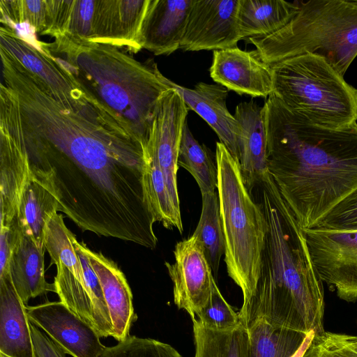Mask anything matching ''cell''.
Returning <instances> with one entry per match:
<instances>
[{
    "label": "cell",
    "mask_w": 357,
    "mask_h": 357,
    "mask_svg": "<svg viewBox=\"0 0 357 357\" xmlns=\"http://www.w3.org/2000/svg\"><path fill=\"white\" fill-rule=\"evenodd\" d=\"M4 126L24 149L29 170L50 178L58 211L82 231L156 247L140 143L66 107L41 87L19 100Z\"/></svg>",
    "instance_id": "obj_1"
},
{
    "label": "cell",
    "mask_w": 357,
    "mask_h": 357,
    "mask_svg": "<svg viewBox=\"0 0 357 357\" xmlns=\"http://www.w3.org/2000/svg\"><path fill=\"white\" fill-rule=\"evenodd\" d=\"M263 107L268 172L303 229L357 188V123H314L274 94Z\"/></svg>",
    "instance_id": "obj_2"
},
{
    "label": "cell",
    "mask_w": 357,
    "mask_h": 357,
    "mask_svg": "<svg viewBox=\"0 0 357 357\" xmlns=\"http://www.w3.org/2000/svg\"><path fill=\"white\" fill-rule=\"evenodd\" d=\"M268 225L255 289L238 317L304 333H324L323 282L312 264L303 228L270 174L256 185Z\"/></svg>",
    "instance_id": "obj_3"
},
{
    "label": "cell",
    "mask_w": 357,
    "mask_h": 357,
    "mask_svg": "<svg viewBox=\"0 0 357 357\" xmlns=\"http://www.w3.org/2000/svg\"><path fill=\"white\" fill-rule=\"evenodd\" d=\"M38 47L50 56L108 124L146 151L158 108L172 87L157 64L139 61L125 49L68 33Z\"/></svg>",
    "instance_id": "obj_4"
},
{
    "label": "cell",
    "mask_w": 357,
    "mask_h": 357,
    "mask_svg": "<svg viewBox=\"0 0 357 357\" xmlns=\"http://www.w3.org/2000/svg\"><path fill=\"white\" fill-rule=\"evenodd\" d=\"M270 66L305 54L324 59L342 76L357 56V0H310L278 32L248 38Z\"/></svg>",
    "instance_id": "obj_5"
},
{
    "label": "cell",
    "mask_w": 357,
    "mask_h": 357,
    "mask_svg": "<svg viewBox=\"0 0 357 357\" xmlns=\"http://www.w3.org/2000/svg\"><path fill=\"white\" fill-rule=\"evenodd\" d=\"M215 160L225 262L245 302L258 278L268 225L245 183L238 160L220 142L216 143Z\"/></svg>",
    "instance_id": "obj_6"
},
{
    "label": "cell",
    "mask_w": 357,
    "mask_h": 357,
    "mask_svg": "<svg viewBox=\"0 0 357 357\" xmlns=\"http://www.w3.org/2000/svg\"><path fill=\"white\" fill-rule=\"evenodd\" d=\"M274 94L290 109L328 127L357 121V89L315 54L291 57L272 66Z\"/></svg>",
    "instance_id": "obj_7"
},
{
    "label": "cell",
    "mask_w": 357,
    "mask_h": 357,
    "mask_svg": "<svg viewBox=\"0 0 357 357\" xmlns=\"http://www.w3.org/2000/svg\"><path fill=\"white\" fill-rule=\"evenodd\" d=\"M75 236L54 213L47 222L45 249L56 266L54 285L60 301L100 337H112V324L99 278L91 266L83 268L74 246Z\"/></svg>",
    "instance_id": "obj_8"
},
{
    "label": "cell",
    "mask_w": 357,
    "mask_h": 357,
    "mask_svg": "<svg viewBox=\"0 0 357 357\" xmlns=\"http://www.w3.org/2000/svg\"><path fill=\"white\" fill-rule=\"evenodd\" d=\"M321 281L348 302L357 301V231L303 229Z\"/></svg>",
    "instance_id": "obj_9"
},
{
    "label": "cell",
    "mask_w": 357,
    "mask_h": 357,
    "mask_svg": "<svg viewBox=\"0 0 357 357\" xmlns=\"http://www.w3.org/2000/svg\"><path fill=\"white\" fill-rule=\"evenodd\" d=\"M0 47L6 49L38 78L59 102L78 113L106 123L73 80L36 43L13 28L1 24Z\"/></svg>",
    "instance_id": "obj_10"
},
{
    "label": "cell",
    "mask_w": 357,
    "mask_h": 357,
    "mask_svg": "<svg viewBox=\"0 0 357 357\" xmlns=\"http://www.w3.org/2000/svg\"><path fill=\"white\" fill-rule=\"evenodd\" d=\"M174 255V263L165 262L173 282L174 301L192 320L210 298L215 282L213 270L202 243L193 234L176 244Z\"/></svg>",
    "instance_id": "obj_11"
},
{
    "label": "cell",
    "mask_w": 357,
    "mask_h": 357,
    "mask_svg": "<svg viewBox=\"0 0 357 357\" xmlns=\"http://www.w3.org/2000/svg\"><path fill=\"white\" fill-rule=\"evenodd\" d=\"M238 0H193L180 49L220 50L237 46Z\"/></svg>",
    "instance_id": "obj_12"
},
{
    "label": "cell",
    "mask_w": 357,
    "mask_h": 357,
    "mask_svg": "<svg viewBox=\"0 0 357 357\" xmlns=\"http://www.w3.org/2000/svg\"><path fill=\"white\" fill-rule=\"evenodd\" d=\"M188 111L178 92L173 88L169 89L160 100L146 151L157 161L178 210L181 208L177 187L178 159Z\"/></svg>",
    "instance_id": "obj_13"
},
{
    "label": "cell",
    "mask_w": 357,
    "mask_h": 357,
    "mask_svg": "<svg viewBox=\"0 0 357 357\" xmlns=\"http://www.w3.org/2000/svg\"><path fill=\"white\" fill-rule=\"evenodd\" d=\"M31 323L66 354L73 357H100L104 346L96 332L61 301L26 306Z\"/></svg>",
    "instance_id": "obj_14"
},
{
    "label": "cell",
    "mask_w": 357,
    "mask_h": 357,
    "mask_svg": "<svg viewBox=\"0 0 357 357\" xmlns=\"http://www.w3.org/2000/svg\"><path fill=\"white\" fill-rule=\"evenodd\" d=\"M210 76L239 95L266 98L273 91L272 66L256 50L246 51L235 46L213 51Z\"/></svg>",
    "instance_id": "obj_15"
},
{
    "label": "cell",
    "mask_w": 357,
    "mask_h": 357,
    "mask_svg": "<svg viewBox=\"0 0 357 357\" xmlns=\"http://www.w3.org/2000/svg\"><path fill=\"white\" fill-rule=\"evenodd\" d=\"M150 0H98L93 38L137 53L142 48L140 34Z\"/></svg>",
    "instance_id": "obj_16"
},
{
    "label": "cell",
    "mask_w": 357,
    "mask_h": 357,
    "mask_svg": "<svg viewBox=\"0 0 357 357\" xmlns=\"http://www.w3.org/2000/svg\"><path fill=\"white\" fill-rule=\"evenodd\" d=\"M167 82L181 96L188 109L195 112L211 126L220 142L238 160L240 126L227 109L226 100L228 90L218 84L199 82L193 89H189L168 78Z\"/></svg>",
    "instance_id": "obj_17"
},
{
    "label": "cell",
    "mask_w": 357,
    "mask_h": 357,
    "mask_svg": "<svg viewBox=\"0 0 357 357\" xmlns=\"http://www.w3.org/2000/svg\"><path fill=\"white\" fill-rule=\"evenodd\" d=\"M193 0H150L140 34L142 49L156 56L180 49Z\"/></svg>",
    "instance_id": "obj_18"
},
{
    "label": "cell",
    "mask_w": 357,
    "mask_h": 357,
    "mask_svg": "<svg viewBox=\"0 0 357 357\" xmlns=\"http://www.w3.org/2000/svg\"><path fill=\"white\" fill-rule=\"evenodd\" d=\"M234 116L240 126L238 162L245 183L251 192L269 174L263 107L253 100L243 102L236 105Z\"/></svg>",
    "instance_id": "obj_19"
},
{
    "label": "cell",
    "mask_w": 357,
    "mask_h": 357,
    "mask_svg": "<svg viewBox=\"0 0 357 357\" xmlns=\"http://www.w3.org/2000/svg\"><path fill=\"white\" fill-rule=\"evenodd\" d=\"M79 245L99 278L112 324V337L121 342L130 335V328L137 319L130 286L114 261L101 252L91 250L84 243L79 242Z\"/></svg>",
    "instance_id": "obj_20"
},
{
    "label": "cell",
    "mask_w": 357,
    "mask_h": 357,
    "mask_svg": "<svg viewBox=\"0 0 357 357\" xmlns=\"http://www.w3.org/2000/svg\"><path fill=\"white\" fill-rule=\"evenodd\" d=\"M57 212V195L50 178L29 170L15 215L21 233L31 238L39 249L45 250V228L49 220Z\"/></svg>",
    "instance_id": "obj_21"
},
{
    "label": "cell",
    "mask_w": 357,
    "mask_h": 357,
    "mask_svg": "<svg viewBox=\"0 0 357 357\" xmlns=\"http://www.w3.org/2000/svg\"><path fill=\"white\" fill-rule=\"evenodd\" d=\"M0 354L33 357L30 321L9 275L0 279Z\"/></svg>",
    "instance_id": "obj_22"
},
{
    "label": "cell",
    "mask_w": 357,
    "mask_h": 357,
    "mask_svg": "<svg viewBox=\"0 0 357 357\" xmlns=\"http://www.w3.org/2000/svg\"><path fill=\"white\" fill-rule=\"evenodd\" d=\"M29 175V162L24 149L6 131L0 128L1 227H9L15 218Z\"/></svg>",
    "instance_id": "obj_23"
},
{
    "label": "cell",
    "mask_w": 357,
    "mask_h": 357,
    "mask_svg": "<svg viewBox=\"0 0 357 357\" xmlns=\"http://www.w3.org/2000/svg\"><path fill=\"white\" fill-rule=\"evenodd\" d=\"M45 250L29 237L22 234L8 266V275L16 292L26 305L31 298L55 292L54 283L45 276Z\"/></svg>",
    "instance_id": "obj_24"
},
{
    "label": "cell",
    "mask_w": 357,
    "mask_h": 357,
    "mask_svg": "<svg viewBox=\"0 0 357 357\" xmlns=\"http://www.w3.org/2000/svg\"><path fill=\"white\" fill-rule=\"evenodd\" d=\"M299 6V1L238 0L237 21L241 40L278 32L291 21Z\"/></svg>",
    "instance_id": "obj_25"
},
{
    "label": "cell",
    "mask_w": 357,
    "mask_h": 357,
    "mask_svg": "<svg viewBox=\"0 0 357 357\" xmlns=\"http://www.w3.org/2000/svg\"><path fill=\"white\" fill-rule=\"evenodd\" d=\"M247 357H292L311 333L275 326L264 320L254 321L248 328Z\"/></svg>",
    "instance_id": "obj_26"
},
{
    "label": "cell",
    "mask_w": 357,
    "mask_h": 357,
    "mask_svg": "<svg viewBox=\"0 0 357 357\" xmlns=\"http://www.w3.org/2000/svg\"><path fill=\"white\" fill-rule=\"evenodd\" d=\"M195 357H247L249 335L240 323L225 331L211 330L198 319H192Z\"/></svg>",
    "instance_id": "obj_27"
},
{
    "label": "cell",
    "mask_w": 357,
    "mask_h": 357,
    "mask_svg": "<svg viewBox=\"0 0 357 357\" xmlns=\"http://www.w3.org/2000/svg\"><path fill=\"white\" fill-rule=\"evenodd\" d=\"M146 162L143 176L146 199L155 222L169 229L176 228L183 233L181 210L175 206L163 174L155 159L146 152Z\"/></svg>",
    "instance_id": "obj_28"
},
{
    "label": "cell",
    "mask_w": 357,
    "mask_h": 357,
    "mask_svg": "<svg viewBox=\"0 0 357 357\" xmlns=\"http://www.w3.org/2000/svg\"><path fill=\"white\" fill-rule=\"evenodd\" d=\"M178 165L186 169L196 181L202 195L215 192L218 168L208 150L194 137L185 123L179 149Z\"/></svg>",
    "instance_id": "obj_29"
},
{
    "label": "cell",
    "mask_w": 357,
    "mask_h": 357,
    "mask_svg": "<svg viewBox=\"0 0 357 357\" xmlns=\"http://www.w3.org/2000/svg\"><path fill=\"white\" fill-rule=\"evenodd\" d=\"M202 212L193 233L202 243L206 259L216 275L225 255V239L220 216L218 192L202 195Z\"/></svg>",
    "instance_id": "obj_30"
},
{
    "label": "cell",
    "mask_w": 357,
    "mask_h": 357,
    "mask_svg": "<svg viewBox=\"0 0 357 357\" xmlns=\"http://www.w3.org/2000/svg\"><path fill=\"white\" fill-rule=\"evenodd\" d=\"M1 23L15 28L26 25L45 35L50 22L47 0H0Z\"/></svg>",
    "instance_id": "obj_31"
},
{
    "label": "cell",
    "mask_w": 357,
    "mask_h": 357,
    "mask_svg": "<svg viewBox=\"0 0 357 357\" xmlns=\"http://www.w3.org/2000/svg\"><path fill=\"white\" fill-rule=\"evenodd\" d=\"M100 357H183L172 346L162 342L129 335L107 347Z\"/></svg>",
    "instance_id": "obj_32"
},
{
    "label": "cell",
    "mask_w": 357,
    "mask_h": 357,
    "mask_svg": "<svg viewBox=\"0 0 357 357\" xmlns=\"http://www.w3.org/2000/svg\"><path fill=\"white\" fill-rule=\"evenodd\" d=\"M303 357H357V336L326 331L314 334Z\"/></svg>",
    "instance_id": "obj_33"
},
{
    "label": "cell",
    "mask_w": 357,
    "mask_h": 357,
    "mask_svg": "<svg viewBox=\"0 0 357 357\" xmlns=\"http://www.w3.org/2000/svg\"><path fill=\"white\" fill-rule=\"evenodd\" d=\"M199 322L205 327L218 331L233 329L240 324L238 314L226 301L215 281L206 305L197 314Z\"/></svg>",
    "instance_id": "obj_34"
},
{
    "label": "cell",
    "mask_w": 357,
    "mask_h": 357,
    "mask_svg": "<svg viewBox=\"0 0 357 357\" xmlns=\"http://www.w3.org/2000/svg\"><path fill=\"white\" fill-rule=\"evenodd\" d=\"M310 229L357 231V188L331 208Z\"/></svg>",
    "instance_id": "obj_35"
},
{
    "label": "cell",
    "mask_w": 357,
    "mask_h": 357,
    "mask_svg": "<svg viewBox=\"0 0 357 357\" xmlns=\"http://www.w3.org/2000/svg\"><path fill=\"white\" fill-rule=\"evenodd\" d=\"M98 1L73 0L63 33L91 40L94 35Z\"/></svg>",
    "instance_id": "obj_36"
},
{
    "label": "cell",
    "mask_w": 357,
    "mask_h": 357,
    "mask_svg": "<svg viewBox=\"0 0 357 357\" xmlns=\"http://www.w3.org/2000/svg\"><path fill=\"white\" fill-rule=\"evenodd\" d=\"M22 234L15 218L9 227L0 229V279L8 276L9 262Z\"/></svg>",
    "instance_id": "obj_37"
},
{
    "label": "cell",
    "mask_w": 357,
    "mask_h": 357,
    "mask_svg": "<svg viewBox=\"0 0 357 357\" xmlns=\"http://www.w3.org/2000/svg\"><path fill=\"white\" fill-rule=\"evenodd\" d=\"M33 357H65L66 354L40 328L30 322Z\"/></svg>",
    "instance_id": "obj_38"
},
{
    "label": "cell",
    "mask_w": 357,
    "mask_h": 357,
    "mask_svg": "<svg viewBox=\"0 0 357 357\" xmlns=\"http://www.w3.org/2000/svg\"><path fill=\"white\" fill-rule=\"evenodd\" d=\"M0 357H9V356H5V355H3L2 354H0Z\"/></svg>",
    "instance_id": "obj_39"
}]
</instances>
